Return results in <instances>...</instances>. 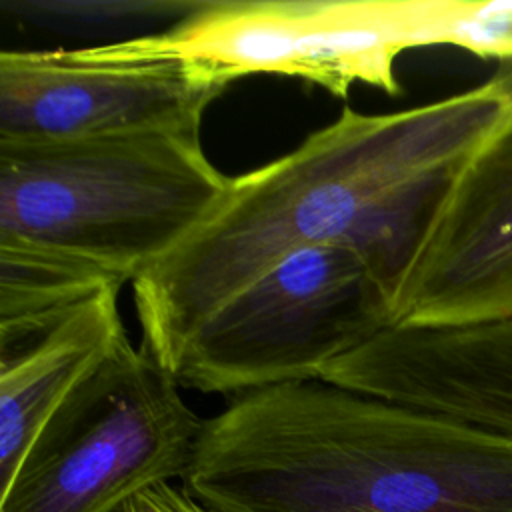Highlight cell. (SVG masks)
Segmentation results:
<instances>
[{
	"mask_svg": "<svg viewBox=\"0 0 512 512\" xmlns=\"http://www.w3.org/2000/svg\"><path fill=\"white\" fill-rule=\"evenodd\" d=\"M394 326V294L350 246L300 248L218 306L168 366L180 386L248 394L320 380Z\"/></svg>",
	"mask_w": 512,
	"mask_h": 512,
	"instance_id": "cell-5",
	"label": "cell"
},
{
	"mask_svg": "<svg viewBox=\"0 0 512 512\" xmlns=\"http://www.w3.org/2000/svg\"><path fill=\"white\" fill-rule=\"evenodd\" d=\"M512 108V64L480 86L388 114L350 108L230 178L204 222L134 282L142 344L168 368L190 334L288 254L356 248L396 294L468 156Z\"/></svg>",
	"mask_w": 512,
	"mask_h": 512,
	"instance_id": "cell-1",
	"label": "cell"
},
{
	"mask_svg": "<svg viewBox=\"0 0 512 512\" xmlns=\"http://www.w3.org/2000/svg\"><path fill=\"white\" fill-rule=\"evenodd\" d=\"M228 184L194 134L0 142V238L76 256L126 284L186 240Z\"/></svg>",
	"mask_w": 512,
	"mask_h": 512,
	"instance_id": "cell-3",
	"label": "cell"
},
{
	"mask_svg": "<svg viewBox=\"0 0 512 512\" xmlns=\"http://www.w3.org/2000/svg\"><path fill=\"white\" fill-rule=\"evenodd\" d=\"M210 0H6L2 6L22 18L68 22L172 20L198 14Z\"/></svg>",
	"mask_w": 512,
	"mask_h": 512,
	"instance_id": "cell-13",
	"label": "cell"
},
{
	"mask_svg": "<svg viewBox=\"0 0 512 512\" xmlns=\"http://www.w3.org/2000/svg\"><path fill=\"white\" fill-rule=\"evenodd\" d=\"M118 286L84 300L16 354L0 358V492L68 394L126 336Z\"/></svg>",
	"mask_w": 512,
	"mask_h": 512,
	"instance_id": "cell-10",
	"label": "cell"
},
{
	"mask_svg": "<svg viewBox=\"0 0 512 512\" xmlns=\"http://www.w3.org/2000/svg\"><path fill=\"white\" fill-rule=\"evenodd\" d=\"M182 488L208 512H512V436L292 382L204 420Z\"/></svg>",
	"mask_w": 512,
	"mask_h": 512,
	"instance_id": "cell-2",
	"label": "cell"
},
{
	"mask_svg": "<svg viewBox=\"0 0 512 512\" xmlns=\"http://www.w3.org/2000/svg\"><path fill=\"white\" fill-rule=\"evenodd\" d=\"M430 46L512 62V0H430Z\"/></svg>",
	"mask_w": 512,
	"mask_h": 512,
	"instance_id": "cell-12",
	"label": "cell"
},
{
	"mask_svg": "<svg viewBox=\"0 0 512 512\" xmlns=\"http://www.w3.org/2000/svg\"><path fill=\"white\" fill-rule=\"evenodd\" d=\"M118 512H208L184 488L170 482L150 486L132 496Z\"/></svg>",
	"mask_w": 512,
	"mask_h": 512,
	"instance_id": "cell-14",
	"label": "cell"
},
{
	"mask_svg": "<svg viewBox=\"0 0 512 512\" xmlns=\"http://www.w3.org/2000/svg\"><path fill=\"white\" fill-rule=\"evenodd\" d=\"M320 380L512 436V320L388 326Z\"/></svg>",
	"mask_w": 512,
	"mask_h": 512,
	"instance_id": "cell-9",
	"label": "cell"
},
{
	"mask_svg": "<svg viewBox=\"0 0 512 512\" xmlns=\"http://www.w3.org/2000/svg\"><path fill=\"white\" fill-rule=\"evenodd\" d=\"M108 286L122 288L86 260L0 238V358L16 354Z\"/></svg>",
	"mask_w": 512,
	"mask_h": 512,
	"instance_id": "cell-11",
	"label": "cell"
},
{
	"mask_svg": "<svg viewBox=\"0 0 512 512\" xmlns=\"http://www.w3.org/2000/svg\"><path fill=\"white\" fill-rule=\"evenodd\" d=\"M230 80L178 56H128L108 44L0 52V142L144 132L194 134Z\"/></svg>",
	"mask_w": 512,
	"mask_h": 512,
	"instance_id": "cell-7",
	"label": "cell"
},
{
	"mask_svg": "<svg viewBox=\"0 0 512 512\" xmlns=\"http://www.w3.org/2000/svg\"><path fill=\"white\" fill-rule=\"evenodd\" d=\"M128 56L202 62L230 82L298 76L344 98L362 82L398 94L396 58L426 48V0H210L158 34L108 44Z\"/></svg>",
	"mask_w": 512,
	"mask_h": 512,
	"instance_id": "cell-6",
	"label": "cell"
},
{
	"mask_svg": "<svg viewBox=\"0 0 512 512\" xmlns=\"http://www.w3.org/2000/svg\"><path fill=\"white\" fill-rule=\"evenodd\" d=\"M512 320V108L458 170L394 300V326Z\"/></svg>",
	"mask_w": 512,
	"mask_h": 512,
	"instance_id": "cell-8",
	"label": "cell"
},
{
	"mask_svg": "<svg viewBox=\"0 0 512 512\" xmlns=\"http://www.w3.org/2000/svg\"><path fill=\"white\" fill-rule=\"evenodd\" d=\"M172 372L124 336L46 422L0 512H118L184 478L204 428Z\"/></svg>",
	"mask_w": 512,
	"mask_h": 512,
	"instance_id": "cell-4",
	"label": "cell"
}]
</instances>
